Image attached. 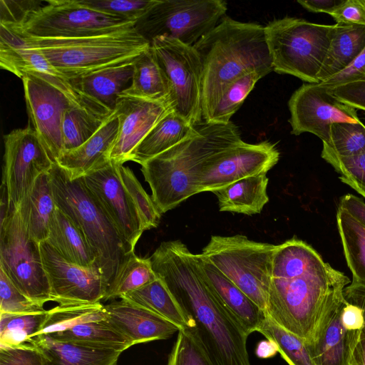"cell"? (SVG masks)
<instances>
[{
  "label": "cell",
  "mask_w": 365,
  "mask_h": 365,
  "mask_svg": "<svg viewBox=\"0 0 365 365\" xmlns=\"http://www.w3.org/2000/svg\"><path fill=\"white\" fill-rule=\"evenodd\" d=\"M180 307L213 365H251L250 335L202 278L192 253L180 240L161 242L149 257Z\"/></svg>",
  "instance_id": "1"
},
{
  "label": "cell",
  "mask_w": 365,
  "mask_h": 365,
  "mask_svg": "<svg viewBox=\"0 0 365 365\" xmlns=\"http://www.w3.org/2000/svg\"><path fill=\"white\" fill-rule=\"evenodd\" d=\"M350 282L310 245L294 236L276 245L265 313L307 343L327 302Z\"/></svg>",
  "instance_id": "2"
},
{
  "label": "cell",
  "mask_w": 365,
  "mask_h": 365,
  "mask_svg": "<svg viewBox=\"0 0 365 365\" xmlns=\"http://www.w3.org/2000/svg\"><path fill=\"white\" fill-rule=\"evenodd\" d=\"M195 125L191 136L140 165L161 215L199 193V177L207 162L243 141L238 128L231 121L203 120Z\"/></svg>",
  "instance_id": "3"
},
{
  "label": "cell",
  "mask_w": 365,
  "mask_h": 365,
  "mask_svg": "<svg viewBox=\"0 0 365 365\" xmlns=\"http://www.w3.org/2000/svg\"><path fill=\"white\" fill-rule=\"evenodd\" d=\"M202 68V109L205 120L227 87L252 71H273L264 26L224 16L193 46Z\"/></svg>",
  "instance_id": "4"
},
{
  "label": "cell",
  "mask_w": 365,
  "mask_h": 365,
  "mask_svg": "<svg viewBox=\"0 0 365 365\" xmlns=\"http://www.w3.org/2000/svg\"><path fill=\"white\" fill-rule=\"evenodd\" d=\"M48 173L57 207L84 235L108 287L134 250L122 237L81 178L70 179L56 162Z\"/></svg>",
  "instance_id": "5"
},
{
  "label": "cell",
  "mask_w": 365,
  "mask_h": 365,
  "mask_svg": "<svg viewBox=\"0 0 365 365\" xmlns=\"http://www.w3.org/2000/svg\"><path fill=\"white\" fill-rule=\"evenodd\" d=\"M22 35L30 47L39 51L68 79L133 61L150 46L135 26L79 38H36Z\"/></svg>",
  "instance_id": "6"
},
{
  "label": "cell",
  "mask_w": 365,
  "mask_h": 365,
  "mask_svg": "<svg viewBox=\"0 0 365 365\" xmlns=\"http://www.w3.org/2000/svg\"><path fill=\"white\" fill-rule=\"evenodd\" d=\"M334 25L296 17L274 19L264 26L273 71L318 83V75L333 36Z\"/></svg>",
  "instance_id": "7"
},
{
  "label": "cell",
  "mask_w": 365,
  "mask_h": 365,
  "mask_svg": "<svg viewBox=\"0 0 365 365\" xmlns=\"http://www.w3.org/2000/svg\"><path fill=\"white\" fill-rule=\"evenodd\" d=\"M276 245L245 235H212L201 255L265 312Z\"/></svg>",
  "instance_id": "8"
},
{
  "label": "cell",
  "mask_w": 365,
  "mask_h": 365,
  "mask_svg": "<svg viewBox=\"0 0 365 365\" xmlns=\"http://www.w3.org/2000/svg\"><path fill=\"white\" fill-rule=\"evenodd\" d=\"M0 268L26 297L43 306L51 301L40 243L29 235L20 210L12 205L0 225Z\"/></svg>",
  "instance_id": "9"
},
{
  "label": "cell",
  "mask_w": 365,
  "mask_h": 365,
  "mask_svg": "<svg viewBox=\"0 0 365 365\" xmlns=\"http://www.w3.org/2000/svg\"><path fill=\"white\" fill-rule=\"evenodd\" d=\"M227 10L222 0H159L135 29L150 43L162 36L193 46L217 25Z\"/></svg>",
  "instance_id": "10"
},
{
  "label": "cell",
  "mask_w": 365,
  "mask_h": 365,
  "mask_svg": "<svg viewBox=\"0 0 365 365\" xmlns=\"http://www.w3.org/2000/svg\"><path fill=\"white\" fill-rule=\"evenodd\" d=\"M136 23L89 9L77 0H49L20 25L6 26L28 36L69 38L104 34Z\"/></svg>",
  "instance_id": "11"
},
{
  "label": "cell",
  "mask_w": 365,
  "mask_h": 365,
  "mask_svg": "<svg viewBox=\"0 0 365 365\" xmlns=\"http://www.w3.org/2000/svg\"><path fill=\"white\" fill-rule=\"evenodd\" d=\"M150 46L167 79L173 111L192 125L203 121L202 68L194 47L162 36L154 38Z\"/></svg>",
  "instance_id": "12"
},
{
  "label": "cell",
  "mask_w": 365,
  "mask_h": 365,
  "mask_svg": "<svg viewBox=\"0 0 365 365\" xmlns=\"http://www.w3.org/2000/svg\"><path fill=\"white\" fill-rule=\"evenodd\" d=\"M2 182L10 202L19 207L36 179L48 172L56 162L31 123L4 136Z\"/></svg>",
  "instance_id": "13"
},
{
  "label": "cell",
  "mask_w": 365,
  "mask_h": 365,
  "mask_svg": "<svg viewBox=\"0 0 365 365\" xmlns=\"http://www.w3.org/2000/svg\"><path fill=\"white\" fill-rule=\"evenodd\" d=\"M288 106L291 133H310L327 141L335 123H360L356 109L341 102L320 83H304L291 96Z\"/></svg>",
  "instance_id": "14"
},
{
  "label": "cell",
  "mask_w": 365,
  "mask_h": 365,
  "mask_svg": "<svg viewBox=\"0 0 365 365\" xmlns=\"http://www.w3.org/2000/svg\"><path fill=\"white\" fill-rule=\"evenodd\" d=\"M51 301L58 305L93 304L104 299L108 285L97 266L82 267L63 257L46 241L40 243Z\"/></svg>",
  "instance_id": "15"
},
{
  "label": "cell",
  "mask_w": 365,
  "mask_h": 365,
  "mask_svg": "<svg viewBox=\"0 0 365 365\" xmlns=\"http://www.w3.org/2000/svg\"><path fill=\"white\" fill-rule=\"evenodd\" d=\"M280 153L269 141L240 144L211 158L198 180V190L212 192L242 178L267 173L279 161Z\"/></svg>",
  "instance_id": "16"
},
{
  "label": "cell",
  "mask_w": 365,
  "mask_h": 365,
  "mask_svg": "<svg viewBox=\"0 0 365 365\" xmlns=\"http://www.w3.org/2000/svg\"><path fill=\"white\" fill-rule=\"evenodd\" d=\"M119 166L120 164L109 160L81 178L122 237L134 250L144 231L138 212L121 180Z\"/></svg>",
  "instance_id": "17"
},
{
  "label": "cell",
  "mask_w": 365,
  "mask_h": 365,
  "mask_svg": "<svg viewBox=\"0 0 365 365\" xmlns=\"http://www.w3.org/2000/svg\"><path fill=\"white\" fill-rule=\"evenodd\" d=\"M21 79L30 123L56 161L63 151V114L75 105L56 87L32 72H26Z\"/></svg>",
  "instance_id": "18"
},
{
  "label": "cell",
  "mask_w": 365,
  "mask_h": 365,
  "mask_svg": "<svg viewBox=\"0 0 365 365\" xmlns=\"http://www.w3.org/2000/svg\"><path fill=\"white\" fill-rule=\"evenodd\" d=\"M115 110L118 116L119 128L109 160L123 165L131 160L133 151L150 130L173 110L167 101L121 96Z\"/></svg>",
  "instance_id": "19"
},
{
  "label": "cell",
  "mask_w": 365,
  "mask_h": 365,
  "mask_svg": "<svg viewBox=\"0 0 365 365\" xmlns=\"http://www.w3.org/2000/svg\"><path fill=\"white\" fill-rule=\"evenodd\" d=\"M343 292L334 295L324 306L307 342L315 365H348L351 351L361 332L347 330L341 319L346 304Z\"/></svg>",
  "instance_id": "20"
},
{
  "label": "cell",
  "mask_w": 365,
  "mask_h": 365,
  "mask_svg": "<svg viewBox=\"0 0 365 365\" xmlns=\"http://www.w3.org/2000/svg\"><path fill=\"white\" fill-rule=\"evenodd\" d=\"M108 320L132 345L167 339L180 329L160 316L127 299L104 305Z\"/></svg>",
  "instance_id": "21"
},
{
  "label": "cell",
  "mask_w": 365,
  "mask_h": 365,
  "mask_svg": "<svg viewBox=\"0 0 365 365\" xmlns=\"http://www.w3.org/2000/svg\"><path fill=\"white\" fill-rule=\"evenodd\" d=\"M198 271L207 285L250 334L257 331L266 313L201 253L195 254Z\"/></svg>",
  "instance_id": "22"
},
{
  "label": "cell",
  "mask_w": 365,
  "mask_h": 365,
  "mask_svg": "<svg viewBox=\"0 0 365 365\" xmlns=\"http://www.w3.org/2000/svg\"><path fill=\"white\" fill-rule=\"evenodd\" d=\"M119 120L116 110L100 129L78 148L63 151L56 160L71 180L83 177L109 161L110 153L116 141Z\"/></svg>",
  "instance_id": "23"
},
{
  "label": "cell",
  "mask_w": 365,
  "mask_h": 365,
  "mask_svg": "<svg viewBox=\"0 0 365 365\" xmlns=\"http://www.w3.org/2000/svg\"><path fill=\"white\" fill-rule=\"evenodd\" d=\"M135 59L68 79L74 88L114 112L120 96L131 86Z\"/></svg>",
  "instance_id": "24"
},
{
  "label": "cell",
  "mask_w": 365,
  "mask_h": 365,
  "mask_svg": "<svg viewBox=\"0 0 365 365\" xmlns=\"http://www.w3.org/2000/svg\"><path fill=\"white\" fill-rule=\"evenodd\" d=\"M31 344L41 354L44 365H116L122 353L58 341L46 334L34 336Z\"/></svg>",
  "instance_id": "25"
},
{
  "label": "cell",
  "mask_w": 365,
  "mask_h": 365,
  "mask_svg": "<svg viewBox=\"0 0 365 365\" xmlns=\"http://www.w3.org/2000/svg\"><path fill=\"white\" fill-rule=\"evenodd\" d=\"M267 173L249 176L213 190L221 212L259 214L269 201Z\"/></svg>",
  "instance_id": "26"
},
{
  "label": "cell",
  "mask_w": 365,
  "mask_h": 365,
  "mask_svg": "<svg viewBox=\"0 0 365 365\" xmlns=\"http://www.w3.org/2000/svg\"><path fill=\"white\" fill-rule=\"evenodd\" d=\"M48 172L36 179L19 207L29 235L38 243L47 240L51 220L57 208Z\"/></svg>",
  "instance_id": "27"
},
{
  "label": "cell",
  "mask_w": 365,
  "mask_h": 365,
  "mask_svg": "<svg viewBox=\"0 0 365 365\" xmlns=\"http://www.w3.org/2000/svg\"><path fill=\"white\" fill-rule=\"evenodd\" d=\"M46 241L72 263L86 267L97 266L96 256L84 235L58 207L52 217Z\"/></svg>",
  "instance_id": "28"
},
{
  "label": "cell",
  "mask_w": 365,
  "mask_h": 365,
  "mask_svg": "<svg viewBox=\"0 0 365 365\" xmlns=\"http://www.w3.org/2000/svg\"><path fill=\"white\" fill-rule=\"evenodd\" d=\"M364 48V26L336 23L331 43L318 75L319 82L344 69Z\"/></svg>",
  "instance_id": "29"
},
{
  "label": "cell",
  "mask_w": 365,
  "mask_h": 365,
  "mask_svg": "<svg viewBox=\"0 0 365 365\" xmlns=\"http://www.w3.org/2000/svg\"><path fill=\"white\" fill-rule=\"evenodd\" d=\"M195 125L170 111L150 130L133 151L131 160L140 165L191 136Z\"/></svg>",
  "instance_id": "30"
},
{
  "label": "cell",
  "mask_w": 365,
  "mask_h": 365,
  "mask_svg": "<svg viewBox=\"0 0 365 365\" xmlns=\"http://www.w3.org/2000/svg\"><path fill=\"white\" fill-rule=\"evenodd\" d=\"M46 334L58 341L93 349L123 352L133 346L108 319L81 324L62 331Z\"/></svg>",
  "instance_id": "31"
},
{
  "label": "cell",
  "mask_w": 365,
  "mask_h": 365,
  "mask_svg": "<svg viewBox=\"0 0 365 365\" xmlns=\"http://www.w3.org/2000/svg\"><path fill=\"white\" fill-rule=\"evenodd\" d=\"M173 323L180 330L194 327L191 320L176 302L163 281L157 278L152 282L122 296Z\"/></svg>",
  "instance_id": "32"
},
{
  "label": "cell",
  "mask_w": 365,
  "mask_h": 365,
  "mask_svg": "<svg viewBox=\"0 0 365 365\" xmlns=\"http://www.w3.org/2000/svg\"><path fill=\"white\" fill-rule=\"evenodd\" d=\"M121 96L168 102V83L151 46L135 58L132 84Z\"/></svg>",
  "instance_id": "33"
},
{
  "label": "cell",
  "mask_w": 365,
  "mask_h": 365,
  "mask_svg": "<svg viewBox=\"0 0 365 365\" xmlns=\"http://www.w3.org/2000/svg\"><path fill=\"white\" fill-rule=\"evenodd\" d=\"M336 224L351 282L365 286V227L339 207Z\"/></svg>",
  "instance_id": "34"
},
{
  "label": "cell",
  "mask_w": 365,
  "mask_h": 365,
  "mask_svg": "<svg viewBox=\"0 0 365 365\" xmlns=\"http://www.w3.org/2000/svg\"><path fill=\"white\" fill-rule=\"evenodd\" d=\"M257 331L275 345L289 365H315L307 341L279 326L267 314Z\"/></svg>",
  "instance_id": "35"
},
{
  "label": "cell",
  "mask_w": 365,
  "mask_h": 365,
  "mask_svg": "<svg viewBox=\"0 0 365 365\" xmlns=\"http://www.w3.org/2000/svg\"><path fill=\"white\" fill-rule=\"evenodd\" d=\"M0 349L29 346L39 334L48 316L45 312L29 314L0 313Z\"/></svg>",
  "instance_id": "36"
},
{
  "label": "cell",
  "mask_w": 365,
  "mask_h": 365,
  "mask_svg": "<svg viewBox=\"0 0 365 365\" xmlns=\"http://www.w3.org/2000/svg\"><path fill=\"white\" fill-rule=\"evenodd\" d=\"M107 318L106 310L101 302L58 305L48 310L47 318L39 334L59 332L76 325Z\"/></svg>",
  "instance_id": "37"
},
{
  "label": "cell",
  "mask_w": 365,
  "mask_h": 365,
  "mask_svg": "<svg viewBox=\"0 0 365 365\" xmlns=\"http://www.w3.org/2000/svg\"><path fill=\"white\" fill-rule=\"evenodd\" d=\"M158 278L150 258H141L132 253L121 267L107 289L105 301L120 298Z\"/></svg>",
  "instance_id": "38"
},
{
  "label": "cell",
  "mask_w": 365,
  "mask_h": 365,
  "mask_svg": "<svg viewBox=\"0 0 365 365\" xmlns=\"http://www.w3.org/2000/svg\"><path fill=\"white\" fill-rule=\"evenodd\" d=\"M107 118L76 106L68 108L63 114L61 124L63 151L83 145L100 129Z\"/></svg>",
  "instance_id": "39"
},
{
  "label": "cell",
  "mask_w": 365,
  "mask_h": 365,
  "mask_svg": "<svg viewBox=\"0 0 365 365\" xmlns=\"http://www.w3.org/2000/svg\"><path fill=\"white\" fill-rule=\"evenodd\" d=\"M363 153H365V125L361 122L331 125L329 138L323 143L321 156L351 157Z\"/></svg>",
  "instance_id": "40"
},
{
  "label": "cell",
  "mask_w": 365,
  "mask_h": 365,
  "mask_svg": "<svg viewBox=\"0 0 365 365\" xmlns=\"http://www.w3.org/2000/svg\"><path fill=\"white\" fill-rule=\"evenodd\" d=\"M264 76L260 72L252 71L236 79L227 87L204 121L215 123L230 122L231 117L242 106L256 83Z\"/></svg>",
  "instance_id": "41"
},
{
  "label": "cell",
  "mask_w": 365,
  "mask_h": 365,
  "mask_svg": "<svg viewBox=\"0 0 365 365\" xmlns=\"http://www.w3.org/2000/svg\"><path fill=\"white\" fill-rule=\"evenodd\" d=\"M119 172L121 180L138 212L143 231L157 227L161 213L152 197L145 191L133 172L128 167L120 165Z\"/></svg>",
  "instance_id": "42"
},
{
  "label": "cell",
  "mask_w": 365,
  "mask_h": 365,
  "mask_svg": "<svg viewBox=\"0 0 365 365\" xmlns=\"http://www.w3.org/2000/svg\"><path fill=\"white\" fill-rule=\"evenodd\" d=\"M167 365H213L192 327L180 329Z\"/></svg>",
  "instance_id": "43"
},
{
  "label": "cell",
  "mask_w": 365,
  "mask_h": 365,
  "mask_svg": "<svg viewBox=\"0 0 365 365\" xmlns=\"http://www.w3.org/2000/svg\"><path fill=\"white\" fill-rule=\"evenodd\" d=\"M78 2L95 11L118 16L129 21H138L153 7L159 0H77Z\"/></svg>",
  "instance_id": "44"
},
{
  "label": "cell",
  "mask_w": 365,
  "mask_h": 365,
  "mask_svg": "<svg viewBox=\"0 0 365 365\" xmlns=\"http://www.w3.org/2000/svg\"><path fill=\"white\" fill-rule=\"evenodd\" d=\"M46 311L43 306L22 294L0 268V313L29 314Z\"/></svg>",
  "instance_id": "45"
},
{
  "label": "cell",
  "mask_w": 365,
  "mask_h": 365,
  "mask_svg": "<svg viewBox=\"0 0 365 365\" xmlns=\"http://www.w3.org/2000/svg\"><path fill=\"white\" fill-rule=\"evenodd\" d=\"M339 174V179L365 197V153L351 156H321Z\"/></svg>",
  "instance_id": "46"
},
{
  "label": "cell",
  "mask_w": 365,
  "mask_h": 365,
  "mask_svg": "<svg viewBox=\"0 0 365 365\" xmlns=\"http://www.w3.org/2000/svg\"><path fill=\"white\" fill-rule=\"evenodd\" d=\"M358 82H365V48L344 69L320 83L332 89Z\"/></svg>",
  "instance_id": "47"
},
{
  "label": "cell",
  "mask_w": 365,
  "mask_h": 365,
  "mask_svg": "<svg viewBox=\"0 0 365 365\" xmlns=\"http://www.w3.org/2000/svg\"><path fill=\"white\" fill-rule=\"evenodd\" d=\"M43 1H4L1 0L0 24L19 26L34 10L41 6Z\"/></svg>",
  "instance_id": "48"
},
{
  "label": "cell",
  "mask_w": 365,
  "mask_h": 365,
  "mask_svg": "<svg viewBox=\"0 0 365 365\" xmlns=\"http://www.w3.org/2000/svg\"><path fill=\"white\" fill-rule=\"evenodd\" d=\"M0 365H44L39 352L32 346L0 349Z\"/></svg>",
  "instance_id": "49"
},
{
  "label": "cell",
  "mask_w": 365,
  "mask_h": 365,
  "mask_svg": "<svg viewBox=\"0 0 365 365\" xmlns=\"http://www.w3.org/2000/svg\"><path fill=\"white\" fill-rule=\"evenodd\" d=\"M329 15L336 23L365 26V0H346L337 10Z\"/></svg>",
  "instance_id": "50"
},
{
  "label": "cell",
  "mask_w": 365,
  "mask_h": 365,
  "mask_svg": "<svg viewBox=\"0 0 365 365\" xmlns=\"http://www.w3.org/2000/svg\"><path fill=\"white\" fill-rule=\"evenodd\" d=\"M329 90L341 102L365 111V82L350 83Z\"/></svg>",
  "instance_id": "51"
},
{
  "label": "cell",
  "mask_w": 365,
  "mask_h": 365,
  "mask_svg": "<svg viewBox=\"0 0 365 365\" xmlns=\"http://www.w3.org/2000/svg\"><path fill=\"white\" fill-rule=\"evenodd\" d=\"M339 207L348 212L365 227V202L363 199L348 193L340 197Z\"/></svg>",
  "instance_id": "52"
},
{
  "label": "cell",
  "mask_w": 365,
  "mask_h": 365,
  "mask_svg": "<svg viewBox=\"0 0 365 365\" xmlns=\"http://www.w3.org/2000/svg\"><path fill=\"white\" fill-rule=\"evenodd\" d=\"M341 319L347 330L361 332L364 327V317L361 309L358 307L346 302L342 309Z\"/></svg>",
  "instance_id": "53"
},
{
  "label": "cell",
  "mask_w": 365,
  "mask_h": 365,
  "mask_svg": "<svg viewBox=\"0 0 365 365\" xmlns=\"http://www.w3.org/2000/svg\"><path fill=\"white\" fill-rule=\"evenodd\" d=\"M343 295L348 303L361 309L364 317V327L361 334L365 336V286L351 282L344 289Z\"/></svg>",
  "instance_id": "54"
},
{
  "label": "cell",
  "mask_w": 365,
  "mask_h": 365,
  "mask_svg": "<svg viewBox=\"0 0 365 365\" xmlns=\"http://www.w3.org/2000/svg\"><path fill=\"white\" fill-rule=\"evenodd\" d=\"M346 0H298L303 8L310 12L331 14L337 10Z\"/></svg>",
  "instance_id": "55"
},
{
  "label": "cell",
  "mask_w": 365,
  "mask_h": 365,
  "mask_svg": "<svg viewBox=\"0 0 365 365\" xmlns=\"http://www.w3.org/2000/svg\"><path fill=\"white\" fill-rule=\"evenodd\" d=\"M348 365H365V336L361 334L354 346L348 361Z\"/></svg>",
  "instance_id": "56"
}]
</instances>
